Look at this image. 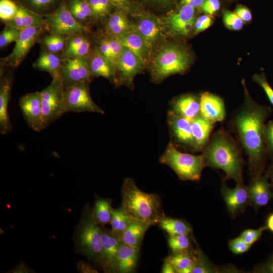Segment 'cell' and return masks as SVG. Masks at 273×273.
Here are the masks:
<instances>
[{
  "instance_id": "46",
  "label": "cell",
  "mask_w": 273,
  "mask_h": 273,
  "mask_svg": "<svg viewBox=\"0 0 273 273\" xmlns=\"http://www.w3.org/2000/svg\"><path fill=\"white\" fill-rule=\"evenodd\" d=\"M98 49L101 54L109 61L115 71L116 64L112 57L108 36L102 38L100 40Z\"/></svg>"
},
{
  "instance_id": "13",
  "label": "cell",
  "mask_w": 273,
  "mask_h": 273,
  "mask_svg": "<svg viewBox=\"0 0 273 273\" xmlns=\"http://www.w3.org/2000/svg\"><path fill=\"white\" fill-rule=\"evenodd\" d=\"M60 74L64 88L88 82L92 75L86 59L80 58L64 59Z\"/></svg>"
},
{
  "instance_id": "23",
  "label": "cell",
  "mask_w": 273,
  "mask_h": 273,
  "mask_svg": "<svg viewBox=\"0 0 273 273\" xmlns=\"http://www.w3.org/2000/svg\"><path fill=\"white\" fill-rule=\"evenodd\" d=\"M123 46L136 55L144 63L148 59L151 49L143 36L133 29L118 37Z\"/></svg>"
},
{
  "instance_id": "7",
  "label": "cell",
  "mask_w": 273,
  "mask_h": 273,
  "mask_svg": "<svg viewBox=\"0 0 273 273\" xmlns=\"http://www.w3.org/2000/svg\"><path fill=\"white\" fill-rule=\"evenodd\" d=\"M64 86L61 78H54L51 83L40 92L45 128L66 113Z\"/></svg>"
},
{
  "instance_id": "42",
  "label": "cell",
  "mask_w": 273,
  "mask_h": 273,
  "mask_svg": "<svg viewBox=\"0 0 273 273\" xmlns=\"http://www.w3.org/2000/svg\"><path fill=\"white\" fill-rule=\"evenodd\" d=\"M215 269L208 261L201 251L198 250L195 264L192 273L215 272Z\"/></svg>"
},
{
  "instance_id": "27",
  "label": "cell",
  "mask_w": 273,
  "mask_h": 273,
  "mask_svg": "<svg viewBox=\"0 0 273 273\" xmlns=\"http://www.w3.org/2000/svg\"><path fill=\"white\" fill-rule=\"evenodd\" d=\"M194 8L186 5L177 12L167 17V23L170 30L175 33L183 35L186 26L190 22L194 21Z\"/></svg>"
},
{
  "instance_id": "53",
  "label": "cell",
  "mask_w": 273,
  "mask_h": 273,
  "mask_svg": "<svg viewBox=\"0 0 273 273\" xmlns=\"http://www.w3.org/2000/svg\"><path fill=\"white\" fill-rule=\"evenodd\" d=\"M57 0H26L33 8L38 10L47 9L53 5Z\"/></svg>"
},
{
  "instance_id": "40",
  "label": "cell",
  "mask_w": 273,
  "mask_h": 273,
  "mask_svg": "<svg viewBox=\"0 0 273 273\" xmlns=\"http://www.w3.org/2000/svg\"><path fill=\"white\" fill-rule=\"evenodd\" d=\"M21 31V30L6 25L0 34L1 48L7 47L12 42H15L19 37Z\"/></svg>"
},
{
  "instance_id": "49",
  "label": "cell",
  "mask_w": 273,
  "mask_h": 273,
  "mask_svg": "<svg viewBox=\"0 0 273 273\" xmlns=\"http://www.w3.org/2000/svg\"><path fill=\"white\" fill-rule=\"evenodd\" d=\"M123 211V209L122 206L117 209H113L112 210V218L110 222L111 225V230L117 236L119 228Z\"/></svg>"
},
{
  "instance_id": "19",
  "label": "cell",
  "mask_w": 273,
  "mask_h": 273,
  "mask_svg": "<svg viewBox=\"0 0 273 273\" xmlns=\"http://www.w3.org/2000/svg\"><path fill=\"white\" fill-rule=\"evenodd\" d=\"M248 189L249 201L255 207L265 206L273 197L266 179L260 175L254 177Z\"/></svg>"
},
{
  "instance_id": "33",
  "label": "cell",
  "mask_w": 273,
  "mask_h": 273,
  "mask_svg": "<svg viewBox=\"0 0 273 273\" xmlns=\"http://www.w3.org/2000/svg\"><path fill=\"white\" fill-rule=\"evenodd\" d=\"M158 224L170 236L189 235L192 232L191 226L186 221L166 216L160 219Z\"/></svg>"
},
{
  "instance_id": "47",
  "label": "cell",
  "mask_w": 273,
  "mask_h": 273,
  "mask_svg": "<svg viewBox=\"0 0 273 273\" xmlns=\"http://www.w3.org/2000/svg\"><path fill=\"white\" fill-rule=\"evenodd\" d=\"M108 38L111 49L112 57L116 64V69L117 61L122 51L123 46L119 38L110 36H108Z\"/></svg>"
},
{
  "instance_id": "34",
  "label": "cell",
  "mask_w": 273,
  "mask_h": 273,
  "mask_svg": "<svg viewBox=\"0 0 273 273\" xmlns=\"http://www.w3.org/2000/svg\"><path fill=\"white\" fill-rule=\"evenodd\" d=\"M74 18L79 23L92 18L91 8L87 0H69L67 5Z\"/></svg>"
},
{
  "instance_id": "29",
  "label": "cell",
  "mask_w": 273,
  "mask_h": 273,
  "mask_svg": "<svg viewBox=\"0 0 273 273\" xmlns=\"http://www.w3.org/2000/svg\"><path fill=\"white\" fill-rule=\"evenodd\" d=\"M106 31L108 36L120 37L133 29L124 12L118 10L110 14Z\"/></svg>"
},
{
  "instance_id": "51",
  "label": "cell",
  "mask_w": 273,
  "mask_h": 273,
  "mask_svg": "<svg viewBox=\"0 0 273 273\" xmlns=\"http://www.w3.org/2000/svg\"><path fill=\"white\" fill-rule=\"evenodd\" d=\"M219 7V0H205L202 6L203 11L209 15L215 13L218 10Z\"/></svg>"
},
{
  "instance_id": "44",
  "label": "cell",
  "mask_w": 273,
  "mask_h": 273,
  "mask_svg": "<svg viewBox=\"0 0 273 273\" xmlns=\"http://www.w3.org/2000/svg\"><path fill=\"white\" fill-rule=\"evenodd\" d=\"M251 245L247 243L240 237L230 240L229 247L231 252L236 255H240L246 252Z\"/></svg>"
},
{
  "instance_id": "38",
  "label": "cell",
  "mask_w": 273,
  "mask_h": 273,
  "mask_svg": "<svg viewBox=\"0 0 273 273\" xmlns=\"http://www.w3.org/2000/svg\"><path fill=\"white\" fill-rule=\"evenodd\" d=\"M19 6L12 0L0 1V18L7 22L13 19L15 16Z\"/></svg>"
},
{
  "instance_id": "4",
  "label": "cell",
  "mask_w": 273,
  "mask_h": 273,
  "mask_svg": "<svg viewBox=\"0 0 273 273\" xmlns=\"http://www.w3.org/2000/svg\"><path fill=\"white\" fill-rule=\"evenodd\" d=\"M72 239L76 253L85 256L89 260L103 266L101 229L95 221L92 209L88 204L82 211Z\"/></svg>"
},
{
  "instance_id": "6",
  "label": "cell",
  "mask_w": 273,
  "mask_h": 273,
  "mask_svg": "<svg viewBox=\"0 0 273 273\" xmlns=\"http://www.w3.org/2000/svg\"><path fill=\"white\" fill-rule=\"evenodd\" d=\"M190 58L183 48L173 44L163 48L154 58L152 64L153 76L162 80L172 74L181 73L189 67Z\"/></svg>"
},
{
  "instance_id": "14",
  "label": "cell",
  "mask_w": 273,
  "mask_h": 273,
  "mask_svg": "<svg viewBox=\"0 0 273 273\" xmlns=\"http://www.w3.org/2000/svg\"><path fill=\"white\" fill-rule=\"evenodd\" d=\"M200 115L210 122H221L225 118L224 103L219 96L209 92H204L200 96Z\"/></svg>"
},
{
  "instance_id": "17",
  "label": "cell",
  "mask_w": 273,
  "mask_h": 273,
  "mask_svg": "<svg viewBox=\"0 0 273 273\" xmlns=\"http://www.w3.org/2000/svg\"><path fill=\"white\" fill-rule=\"evenodd\" d=\"M103 253V267L105 271L112 272L118 249L121 244L120 239L111 230L101 226Z\"/></svg>"
},
{
  "instance_id": "25",
  "label": "cell",
  "mask_w": 273,
  "mask_h": 273,
  "mask_svg": "<svg viewBox=\"0 0 273 273\" xmlns=\"http://www.w3.org/2000/svg\"><path fill=\"white\" fill-rule=\"evenodd\" d=\"M6 24L20 30L31 27L43 26L46 28L44 18L42 16L22 6H19L15 16L11 20L6 22Z\"/></svg>"
},
{
  "instance_id": "10",
  "label": "cell",
  "mask_w": 273,
  "mask_h": 273,
  "mask_svg": "<svg viewBox=\"0 0 273 273\" xmlns=\"http://www.w3.org/2000/svg\"><path fill=\"white\" fill-rule=\"evenodd\" d=\"M44 28L43 26H37L21 30L12 52L3 59L5 64L14 68L19 66L37 41Z\"/></svg>"
},
{
  "instance_id": "59",
  "label": "cell",
  "mask_w": 273,
  "mask_h": 273,
  "mask_svg": "<svg viewBox=\"0 0 273 273\" xmlns=\"http://www.w3.org/2000/svg\"><path fill=\"white\" fill-rule=\"evenodd\" d=\"M262 271L273 273V255L262 267Z\"/></svg>"
},
{
  "instance_id": "3",
  "label": "cell",
  "mask_w": 273,
  "mask_h": 273,
  "mask_svg": "<svg viewBox=\"0 0 273 273\" xmlns=\"http://www.w3.org/2000/svg\"><path fill=\"white\" fill-rule=\"evenodd\" d=\"M125 213L132 219L158 224L165 216L160 197L155 194L143 192L130 178H124L122 188V206Z\"/></svg>"
},
{
  "instance_id": "52",
  "label": "cell",
  "mask_w": 273,
  "mask_h": 273,
  "mask_svg": "<svg viewBox=\"0 0 273 273\" xmlns=\"http://www.w3.org/2000/svg\"><path fill=\"white\" fill-rule=\"evenodd\" d=\"M114 7L119 10L126 13H130L133 11V6L129 0H108Z\"/></svg>"
},
{
  "instance_id": "43",
  "label": "cell",
  "mask_w": 273,
  "mask_h": 273,
  "mask_svg": "<svg viewBox=\"0 0 273 273\" xmlns=\"http://www.w3.org/2000/svg\"><path fill=\"white\" fill-rule=\"evenodd\" d=\"M266 229V226L257 229H247L242 232L239 237L247 243L252 245L260 239L263 232Z\"/></svg>"
},
{
  "instance_id": "45",
  "label": "cell",
  "mask_w": 273,
  "mask_h": 273,
  "mask_svg": "<svg viewBox=\"0 0 273 273\" xmlns=\"http://www.w3.org/2000/svg\"><path fill=\"white\" fill-rule=\"evenodd\" d=\"M253 79L263 88L268 100L273 106V89L269 84L264 73L254 74Z\"/></svg>"
},
{
  "instance_id": "9",
  "label": "cell",
  "mask_w": 273,
  "mask_h": 273,
  "mask_svg": "<svg viewBox=\"0 0 273 273\" xmlns=\"http://www.w3.org/2000/svg\"><path fill=\"white\" fill-rule=\"evenodd\" d=\"M88 82H82L64 88V99L66 112H90L104 114L89 94Z\"/></svg>"
},
{
  "instance_id": "8",
  "label": "cell",
  "mask_w": 273,
  "mask_h": 273,
  "mask_svg": "<svg viewBox=\"0 0 273 273\" xmlns=\"http://www.w3.org/2000/svg\"><path fill=\"white\" fill-rule=\"evenodd\" d=\"M44 18L46 28L51 34L68 37L88 31L87 27L74 18L64 3L53 12L46 15Z\"/></svg>"
},
{
  "instance_id": "39",
  "label": "cell",
  "mask_w": 273,
  "mask_h": 273,
  "mask_svg": "<svg viewBox=\"0 0 273 273\" xmlns=\"http://www.w3.org/2000/svg\"><path fill=\"white\" fill-rule=\"evenodd\" d=\"M82 34H75L67 37L65 48L62 52V57L64 59L69 58L73 52L87 38Z\"/></svg>"
},
{
  "instance_id": "60",
  "label": "cell",
  "mask_w": 273,
  "mask_h": 273,
  "mask_svg": "<svg viewBox=\"0 0 273 273\" xmlns=\"http://www.w3.org/2000/svg\"><path fill=\"white\" fill-rule=\"evenodd\" d=\"M265 226L267 229L273 233V213L270 214L267 217Z\"/></svg>"
},
{
  "instance_id": "36",
  "label": "cell",
  "mask_w": 273,
  "mask_h": 273,
  "mask_svg": "<svg viewBox=\"0 0 273 273\" xmlns=\"http://www.w3.org/2000/svg\"><path fill=\"white\" fill-rule=\"evenodd\" d=\"M188 235H168V245L172 253L185 252L192 250V242Z\"/></svg>"
},
{
  "instance_id": "12",
  "label": "cell",
  "mask_w": 273,
  "mask_h": 273,
  "mask_svg": "<svg viewBox=\"0 0 273 273\" xmlns=\"http://www.w3.org/2000/svg\"><path fill=\"white\" fill-rule=\"evenodd\" d=\"M19 106L26 122L35 131L45 128L40 92L27 94L19 100Z\"/></svg>"
},
{
  "instance_id": "48",
  "label": "cell",
  "mask_w": 273,
  "mask_h": 273,
  "mask_svg": "<svg viewBox=\"0 0 273 273\" xmlns=\"http://www.w3.org/2000/svg\"><path fill=\"white\" fill-rule=\"evenodd\" d=\"M263 137L265 146L270 152L273 153V120L265 124Z\"/></svg>"
},
{
  "instance_id": "37",
  "label": "cell",
  "mask_w": 273,
  "mask_h": 273,
  "mask_svg": "<svg viewBox=\"0 0 273 273\" xmlns=\"http://www.w3.org/2000/svg\"><path fill=\"white\" fill-rule=\"evenodd\" d=\"M67 37L51 34L45 36L43 43L50 52L56 54L64 50Z\"/></svg>"
},
{
  "instance_id": "28",
  "label": "cell",
  "mask_w": 273,
  "mask_h": 273,
  "mask_svg": "<svg viewBox=\"0 0 273 273\" xmlns=\"http://www.w3.org/2000/svg\"><path fill=\"white\" fill-rule=\"evenodd\" d=\"M87 62L92 75L102 76L111 80L114 79L115 70L98 49L92 53Z\"/></svg>"
},
{
  "instance_id": "58",
  "label": "cell",
  "mask_w": 273,
  "mask_h": 273,
  "mask_svg": "<svg viewBox=\"0 0 273 273\" xmlns=\"http://www.w3.org/2000/svg\"><path fill=\"white\" fill-rule=\"evenodd\" d=\"M204 1L205 0H182L181 3L195 8L202 7Z\"/></svg>"
},
{
  "instance_id": "41",
  "label": "cell",
  "mask_w": 273,
  "mask_h": 273,
  "mask_svg": "<svg viewBox=\"0 0 273 273\" xmlns=\"http://www.w3.org/2000/svg\"><path fill=\"white\" fill-rule=\"evenodd\" d=\"M223 21L225 27L232 30H240L243 25V21L237 14L226 10L223 11Z\"/></svg>"
},
{
  "instance_id": "31",
  "label": "cell",
  "mask_w": 273,
  "mask_h": 273,
  "mask_svg": "<svg viewBox=\"0 0 273 273\" xmlns=\"http://www.w3.org/2000/svg\"><path fill=\"white\" fill-rule=\"evenodd\" d=\"M62 62L56 54L43 52L34 63L37 69L49 72L54 78H60V69Z\"/></svg>"
},
{
  "instance_id": "15",
  "label": "cell",
  "mask_w": 273,
  "mask_h": 273,
  "mask_svg": "<svg viewBox=\"0 0 273 273\" xmlns=\"http://www.w3.org/2000/svg\"><path fill=\"white\" fill-rule=\"evenodd\" d=\"M144 63L134 53L123 46L116 63V69L122 81L131 84L133 77L143 68Z\"/></svg>"
},
{
  "instance_id": "18",
  "label": "cell",
  "mask_w": 273,
  "mask_h": 273,
  "mask_svg": "<svg viewBox=\"0 0 273 273\" xmlns=\"http://www.w3.org/2000/svg\"><path fill=\"white\" fill-rule=\"evenodd\" d=\"M140 248L121 244L115 258L112 272H133L137 265Z\"/></svg>"
},
{
  "instance_id": "50",
  "label": "cell",
  "mask_w": 273,
  "mask_h": 273,
  "mask_svg": "<svg viewBox=\"0 0 273 273\" xmlns=\"http://www.w3.org/2000/svg\"><path fill=\"white\" fill-rule=\"evenodd\" d=\"M212 23V18L209 15H203L199 17L195 23V32L199 33L207 29Z\"/></svg>"
},
{
  "instance_id": "21",
  "label": "cell",
  "mask_w": 273,
  "mask_h": 273,
  "mask_svg": "<svg viewBox=\"0 0 273 273\" xmlns=\"http://www.w3.org/2000/svg\"><path fill=\"white\" fill-rule=\"evenodd\" d=\"M191 122L195 151H203L209 141L215 123L209 121L200 114Z\"/></svg>"
},
{
  "instance_id": "62",
  "label": "cell",
  "mask_w": 273,
  "mask_h": 273,
  "mask_svg": "<svg viewBox=\"0 0 273 273\" xmlns=\"http://www.w3.org/2000/svg\"><path fill=\"white\" fill-rule=\"evenodd\" d=\"M272 182H273V170H272Z\"/></svg>"
},
{
  "instance_id": "26",
  "label": "cell",
  "mask_w": 273,
  "mask_h": 273,
  "mask_svg": "<svg viewBox=\"0 0 273 273\" xmlns=\"http://www.w3.org/2000/svg\"><path fill=\"white\" fill-rule=\"evenodd\" d=\"M150 226V223L131 219L121 236V243L140 248L145 233Z\"/></svg>"
},
{
  "instance_id": "35",
  "label": "cell",
  "mask_w": 273,
  "mask_h": 273,
  "mask_svg": "<svg viewBox=\"0 0 273 273\" xmlns=\"http://www.w3.org/2000/svg\"><path fill=\"white\" fill-rule=\"evenodd\" d=\"M92 10V18L95 20L104 18L110 14L113 5L108 0H87Z\"/></svg>"
},
{
  "instance_id": "57",
  "label": "cell",
  "mask_w": 273,
  "mask_h": 273,
  "mask_svg": "<svg viewBox=\"0 0 273 273\" xmlns=\"http://www.w3.org/2000/svg\"><path fill=\"white\" fill-rule=\"evenodd\" d=\"M161 272L162 273H175L176 271L172 263L166 258L163 264Z\"/></svg>"
},
{
  "instance_id": "55",
  "label": "cell",
  "mask_w": 273,
  "mask_h": 273,
  "mask_svg": "<svg viewBox=\"0 0 273 273\" xmlns=\"http://www.w3.org/2000/svg\"><path fill=\"white\" fill-rule=\"evenodd\" d=\"M77 268L78 271L83 273L98 272L97 270L89 264L84 261L79 262L77 265Z\"/></svg>"
},
{
  "instance_id": "1",
  "label": "cell",
  "mask_w": 273,
  "mask_h": 273,
  "mask_svg": "<svg viewBox=\"0 0 273 273\" xmlns=\"http://www.w3.org/2000/svg\"><path fill=\"white\" fill-rule=\"evenodd\" d=\"M270 112L269 107L254 102L245 87L244 102L235 113L232 125L248 156L249 169L252 171L259 169L264 159L265 122Z\"/></svg>"
},
{
  "instance_id": "30",
  "label": "cell",
  "mask_w": 273,
  "mask_h": 273,
  "mask_svg": "<svg viewBox=\"0 0 273 273\" xmlns=\"http://www.w3.org/2000/svg\"><path fill=\"white\" fill-rule=\"evenodd\" d=\"M198 250L174 252L166 258L173 265L176 272L192 273L195 264Z\"/></svg>"
},
{
  "instance_id": "32",
  "label": "cell",
  "mask_w": 273,
  "mask_h": 273,
  "mask_svg": "<svg viewBox=\"0 0 273 273\" xmlns=\"http://www.w3.org/2000/svg\"><path fill=\"white\" fill-rule=\"evenodd\" d=\"M111 203V199L96 195L94 207L92 209L94 219L98 225L103 226L110 222L113 209Z\"/></svg>"
},
{
  "instance_id": "2",
  "label": "cell",
  "mask_w": 273,
  "mask_h": 273,
  "mask_svg": "<svg viewBox=\"0 0 273 273\" xmlns=\"http://www.w3.org/2000/svg\"><path fill=\"white\" fill-rule=\"evenodd\" d=\"M206 166L220 169L224 180L243 184V159L238 142L223 128L215 131L203 150Z\"/></svg>"
},
{
  "instance_id": "5",
  "label": "cell",
  "mask_w": 273,
  "mask_h": 273,
  "mask_svg": "<svg viewBox=\"0 0 273 273\" xmlns=\"http://www.w3.org/2000/svg\"><path fill=\"white\" fill-rule=\"evenodd\" d=\"M159 161L170 167L183 180H199L206 166L203 154L195 155L182 152L171 142L160 157Z\"/></svg>"
},
{
  "instance_id": "61",
  "label": "cell",
  "mask_w": 273,
  "mask_h": 273,
  "mask_svg": "<svg viewBox=\"0 0 273 273\" xmlns=\"http://www.w3.org/2000/svg\"><path fill=\"white\" fill-rule=\"evenodd\" d=\"M149 1H155L157 2H166L168 1L169 0H149Z\"/></svg>"
},
{
  "instance_id": "20",
  "label": "cell",
  "mask_w": 273,
  "mask_h": 273,
  "mask_svg": "<svg viewBox=\"0 0 273 273\" xmlns=\"http://www.w3.org/2000/svg\"><path fill=\"white\" fill-rule=\"evenodd\" d=\"M200 97L184 95L175 99L170 111L190 121L200 114Z\"/></svg>"
},
{
  "instance_id": "56",
  "label": "cell",
  "mask_w": 273,
  "mask_h": 273,
  "mask_svg": "<svg viewBox=\"0 0 273 273\" xmlns=\"http://www.w3.org/2000/svg\"><path fill=\"white\" fill-rule=\"evenodd\" d=\"M9 272L13 273H31L35 271L29 268L24 262H21L16 265Z\"/></svg>"
},
{
  "instance_id": "11",
  "label": "cell",
  "mask_w": 273,
  "mask_h": 273,
  "mask_svg": "<svg viewBox=\"0 0 273 273\" xmlns=\"http://www.w3.org/2000/svg\"><path fill=\"white\" fill-rule=\"evenodd\" d=\"M168 124L173 143L187 151L196 152L192 135L191 122L171 111L168 112Z\"/></svg>"
},
{
  "instance_id": "54",
  "label": "cell",
  "mask_w": 273,
  "mask_h": 273,
  "mask_svg": "<svg viewBox=\"0 0 273 273\" xmlns=\"http://www.w3.org/2000/svg\"><path fill=\"white\" fill-rule=\"evenodd\" d=\"M235 13L244 22H248L252 19L250 10L245 7L240 6L236 9Z\"/></svg>"
},
{
  "instance_id": "16",
  "label": "cell",
  "mask_w": 273,
  "mask_h": 273,
  "mask_svg": "<svg viewBox=\"0 0 273 273\" xmlns=\"http://www.w3.org/2000/svg\"><path fill=\"white\" fill-rule=\"evenodd\" d=\"M221 193L228 210L234 216L242 212L249 201L248 189L243 184H237L233 189L223 185Z\"/></svg>"
},
{
  "instance_id": "22",
  "label": "cell",
  "mask_w": 273,
  "mask_h": 273,
  "mask_svg": "<svg viewBox=\"0 0 273 273\" xmlns=\"http://www.w3.org/2000/svg\"><path fill=\"white\" fill-rule=\"evenodd\" d=\"M133 27L143 36L151 49L160 38L163 31L159 20L151 16L141 18Z\"/></svg>"
},
{
  "instance_id": "24",
  "label": "cell",
  "mask_w": 273,
  "mask_h": 273,
  "mask_svg": "<svg viewBox=\"0 0 273 273\" xmlns=\"http://www.w3.org/2000/svg\"><path fill=\"white\" fill-rule=\"evenodd\" d=\"M12 79L5 77L1 80L0 84V132L6 134L12 129L8 114V104L10 98Z\"/></svg>"
}]
</instances>
